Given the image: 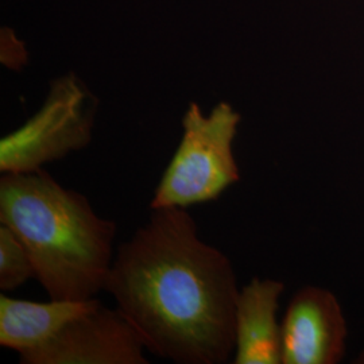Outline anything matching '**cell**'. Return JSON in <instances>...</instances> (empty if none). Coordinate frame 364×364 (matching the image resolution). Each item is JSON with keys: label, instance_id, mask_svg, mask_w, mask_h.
<instances>
[{"label": "cell", "instance_id": "4", "mask_svg": "<svg viewBox=\"0 0 364 364\" xmlns=\"http://www.w3.org/2000/svg\"><path fill=\"white\" fill-rule=\"evenodd\" d=\"M96 99L75 75L52 81L36 115L0 141V173H30L91 144Z\"/></svg>", "mask_w": 364, "mask_h": 364}, {"label": "cell", "instance_id": "2", "mask_svg": "<svg viewBox=\"0 0 364 364\" xmlns=\"http://www.w3.org/2000/svg\"><path fill=\"white\" fill-rule=\"evenodd\" d=\"M0 223L26 246L34 278L50 299L88 301L105 291L117 223L100 218L85 196L46 170L3 173Z\"/></svg>", "mask_w": 364, "mask_h": 364}, {"label": "cell", "instance_id": "3", "mask_svg": "<svg viewBox=\"0 0 364 364\" xmlns=\"http://www.w3.org/2000/svg\"><path fill=\"white\" fill-rule=\"evenodd\" d=\"M240 115L221 102L209 115L196 103L182 117L180 144L156 185L150 208L188 209L219 198L240 180L234 142Z\"/></svg>", "mask_w": 364, "mask_h": 364}, {"label": "cell", "instance_id": "8", "mask_svg": "<svg viewBox=\"0 0 364 364\" xmlns=\"http://www.w3.org/2000/svg\"><path fill=\"white\" fill-rule=\"evenodd\" d=\"M99 299L36 302L0 296V346L18 355L37 350Z\"/></svg>", "mask_w": 364, "mask_h": 364}, {"label": "cell", "instance_id": "6", "mask_svg": "<svg viewBox=\"0 0 364 364\" xmlns=\"http://www.w3.org/2000/svg\"><path fill=\"white\" fill-rule=\"evenodd\" d=\"M347 338V320L338 297L324 287H301L281 323L282 364L340 363Z\"/></svg>", "mask_w": 364, "mask_h": 364}, {"label": "cell", "instance_id": "9", "mask_svg": "<svg viewBox=\"0 0 364 364\" xmlns=\"http://www.w3.org/2000/svg\"><path fill=\"white\" fill-rule=\"evenodd\" d=\"M36 277L34 264L23 242L10 227L0 225V289L11 291Z\"/></svg>", "mask_w": 364, "mask_h": 364}, {"label": "cell", "instance_id": "7", "mask_svg": "<svg viewBox=\"0 0 364 364\" xmlns=\"http://www.w3.org/2000/svg\"><path fill=\"white\" fill-rule=\"evenodd\" d=\"M284 290L282 281L258 277L239 290L234 364H282L281 324L277 313Z\"/></svg>", "mask_w": 364, "mask_h": 364}, {"label": "cell", "instance_id": "5", "mask_svg": "<svg viewBox=\"0 0 364 364\" xmlns=\"http://www.w3.org/2000/svg\"><path fill=\"white\" fill-rule=\"evenodd\" d=\"M146 341L117 308L97 301L52 340L19 355L22 364H147Z\"/></svg>", "mask_w": 364, "mask_h": 364}, {"label": "cell", "instance_id": "1", "mask_svg": "<svg viewBox=\"0 0 364 364\" xmlns=\"http://www.w3.org/2000/svg\"><path fill=\"white\" fill-rule=\"evenodd\" d=\"M151 210L117 247L105 291L147 351L177 364L227 363L240 290L232 262L201 240L188 209Z\"/></svg>", "mask_w": 364, "mask_h": 364}]
</instances>
